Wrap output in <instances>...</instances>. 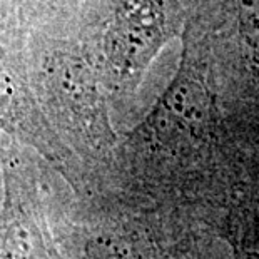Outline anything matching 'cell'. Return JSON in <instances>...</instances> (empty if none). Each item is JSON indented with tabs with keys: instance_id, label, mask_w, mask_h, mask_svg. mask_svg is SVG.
<instances>
[{
	"instance_id": "6da1fadb",
	"label": "cell",
	"mask_w": 259,
	"mask_h": 259,
	"mask_svg": "<svg viewBox=\"0 0 259 259\" xmlns=\"http://www.w3.org/2000/svg\"><path fill=\"white\" fill-rule=\"evenodd\" d=\"M97 34L85 54L106 94L134 92L169 40L187 29L181 0H102Z\"/></svg>"
},
{
	"instance_id": "7a4b0ae2",
	"label": "cell",
	"mask_w": 259,
	"mask_h": 259,
	"mask_svg": "<svg viewBox=\"0 0 259 259\" xmlns=\"http://www.w3.org/2000/svg\"><path fill=\"white\" fill-rule=\"evenodd\" d=\"M32 89L51 125L56 119L59 127L87 147L99 149L106 142L109 120L104 89L85 54L57 51L44 57Z\"/></svg>"
},
{
	"instance_id": "3957f363",
	"label": "cell",
	"mask_w": 259,
	"mask_h": 259,
	"mask_svg": "<svg viewBox=\"0 0 259 259\" xmlns=\"http://www.w3.org/2000/svg\"><path fill=\"white\" fill-rule=\"evenodd\" d=\"M0 136L20 147H32L51 162L69 164V149L38 106L24 57L4 38H0Z\"/></svg>"
},
{
	"instance_id": "277c9868",
	"label": "cell",
	"mask_w": 259,
	"mask_h": 259,
	"mask_svg": "<svg viewBox=\"0 0 259 259\" xmlns=\"http://www.w3.org/2000/svg\"><path fill=\"white\" fill-rule=\"evenodd\" d=\"M4 197L0 202V259H62L54 249L27 181L17 144L4 139Z\"/></svg>"
},
{
	"instance_id": "5b68a950",
	"label": "cell",
	"mask_w": 259,
	"mask_h": 259,
	"mask_svg": "<svg viewBox=\"0 0 259 259\" xmlns=\"http://www.w3.org/2000/svg\"><path fill=\"white\" fill-rule=\"evenodd\" d=\"M223 9L246 57L259 70V0H223Z\"/></svg>"
}]
</instances>
